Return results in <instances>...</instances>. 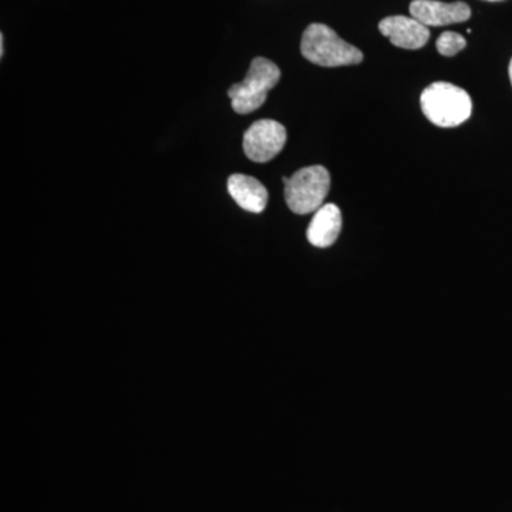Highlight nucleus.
I'll return each mask as SVG.
<instances>
[{
	"mask_svg": "<svg viewBox=\"0 0 512 512\" xmlns=\"http://www.w3.org/2000/svg\"><path fill=\"white\" fill-rule=\"evenodd\" d=\"M228 192L242 210L261 214L268 204L269 194L265 185L254 177L234 174L228 178Z\"/></svg>",
	"mask_w": 512,
	"mask_h": 512,
	"instance_id": "1a4fd4ad",
	"label": "nucleus"
},
{
	"mask_svg": "<svg viewBox=\"0 0 512 512\" xmlns=\"http://www.w3.org/2000/svg\"><path fill=\"white\" fill-rule=\"evenodd\" d=\"M510 80H511V84H512V59H511V63H510Z\"/></svg>",
	"mask_w": 512,
	"mask_h": 512,
	"instance_id": "f8f14e48",
	"label": "nucleus"
},
{
	"mask_svg": "<svg viewBox=\"0 0 512 512\" xmlns=\"http://www.w3.org/2000/svg\"><path fill=\"white\" fill-rule=\"evenodd\" d=\"M5 55V40H3V35L0 36V56L3 57Z\"/></svg>",
	"mask_w": 512,
	"mask_h": 512,
	"instance_id": "9b49d317",
	"label": "nucleus"
},
{
	"mask_svg": "<svg viewBox=\"0 0 512 512\" xmlns=\"http://www.w3.org/2000/svg\"><path fill=\"white\" fill-rule=\"evenodd\" d=\"M412 18L419 20L424 26H447L466 22L470 19L471 9L467 3H444L437 0H413L410 5Z\"/></svg>",
	"mask_w": 512,
	"mask_h": 512,
	"instance_id": "423d86ee",
	"label": "nucleus"
},
{
	"mask_svg": "<svg viewBox=\"0 0 512 512\" xmlns=\"http://www.w3.org/2000/svg\"><path fill=\"white\" fill-rule=\"evenodd\" d=\"M420 104L424 116L443 128L466 123L473 111V103L466 90L446 82L430 84L421 94Z\"/></svg>",
	"mask_w": 512,
	"mask_h": 512,
	"instance_id": "f03ea898",
	"label": "nucleus"
},
{
	"mask_svg": "<svg viewBox=\"0 0 512 512\" xmlns=\"http://www.w3.org/2000/svg\"><path fill=\"white\" fill-rule=\"evenodd\" d=\"M285 200L298 215L312 214L322 207L329 194L330 175L322 165L301 168L291 178L284 177Z\"/></svg>",
	"mask_w": 512,
	"mask_h": 512,
	"instance_id": "20e7f679",
	"label": "nucleus"
},
{
	"mask_svg": "<svg viewBox=\"0 0 512 512\" xmlns=\"http://www.w3.org/2000/svg\"><path fill=\"white\" fill-rule=\"evenodd\" d=\"M301 52L306 60L323 67L352 66L363 62V53L345 42L335 30L322 23L308 26L302 36Z\"/></svg>",
	"mask_w": 512,
	"mask_h": 512,
	"instance_id": "f257e3e1",
	"label": "nucleus"
},
{
	"mask_svg": "<svg viewBox=\"0 0 512 512\" xmlns=\"http://www.w3.org/2000/svg\"><path fill=\"white\" fill-rule=\"evenodd\" d=\"M379 29L392 45L407 50L421 49L430 39L429 28L407 16H389L379 23Z\"/></svg>",
	"mask_w": 512,
	"mask_h": 512,
	"instance_id": "0eeeda50",
	"label": "nucleus"
},
{
	"mask_svg": "<svg viewBox=\"0 0 512 512\" xmlns=\"http://www.w3.org/2000/svg\"><path fill=\"white\" fill-rule=\"evenodd\" d=\"M342 231V212L338 205L325 204L313 215L306 237L316 248H329Z\"/></svg>",
	"mask_w": 512,
	"mask_h": 512,
	"instance_id": "6e6552de",
	"label": "nucleus"
},
{
	"mask_svg": "<svg viewBox=\"0 0 512 512\" xmlns=\"http://www.w3.org/2000/svg\"><path fill=\"white\" fill-rule=\"evenodd\" d=\"M491 2H495V0H491Z\"/></svg>",
	"mask_w": 512,
	"mask_h": 512,
	"instance_id": "ddd939ff",
	"label": "nucleus"
},
{
	"mask_svg": "<svg viewBox=\"0 0 512 512\" xmlns=\"http://www.w3.org/2000/svg\"><path fill=\"white\" fill-rule=\"evenodd\" d=\"M286 143V128L274 120H259L244 134V151L255 163L274 160Z\"/></svg>",
	"mask_w": 512,
	"mask_h": 512,
	"instance_id": "39448f33",
	"label": "nucleus"
},
{
	"mask_svg": "<svg viewBox=\"0 0 512 512\" xmlns=\"http://www.w3.org/2000/svg\"><path fill=\"white\" fill-rule=\"evenodd\" d=\"M466 39L458 35L456 32H444L443 35L437 39V50L440 55L451 57L456 56L461 50L466 49Z\"/></svg>",
	"mask_w": 512,
	"mask_h": 512,
	"instance_id": "9d476101",
	"label": "nucleus"
},
{
	"mask_svg": "<svg viewBox=\"0 0 512 512\" xmlns=\"http://www.w3.org/2000/svg\"><path fill=\"white\" fill-rule=\"evenodd\" d=\"M281 80V70L271 60L256 57L244 82L234 84L228 90L232 109L238 114H249L265 103L269 90L274 89Z\"/></svg>",
	"mask_w": 512,
	"mask_h": 512,
	"instance_id": "7ed1b4c3",
	"label": "nucleus"
}]
</instances>
